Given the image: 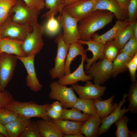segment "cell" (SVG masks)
Here are the masks:
<instances>
[{
	"mask_svg": "<svg viewBox=\"0 0 137 137\" xmlns=\"http://www.w3.org/2000/svg\"><path fill=\"white\" fill-rule=\"evenodd\" d=\"M115 16L114 14L107 10H97L79 21V40L87 41L91 39L97 31L112 22Z\"/></svg>",
	"mask_w": 137,
	"mask_h": 137,
	"instance_id": "1",
	"label": "cell"
},
{
	"mask_svg": "<svg viewBox=\"0 0 137 137\" xmlns=\"http://www.w3.org/2000/svg\"><path fill=\"white\" fill-rule=\"evenodd\" d=\"M50 105L48 103L39 105L32 101L24 102L13 99L5 108L12 110L19 115L25 117H39L50 121L51 119L46 114L47 110Z\"/></svg>",
	"mask_w": 137,
	"mask_h": 137,
	"instance_id": "2",
	"label": "cell"
},
{
	"mask_svg": "<svg viewBox=\"0 0 137 137\" xmlns=\"http://www.w3.org/2000/svg\"><path fill=\"white\" fill-rule=\"evenodd\" d=\"M41 11L31 8L21 0H16L10 10L9 17L13 22L23 25H31L38 22Z\"/></svg>",
	"mask_w": 137,
	"mask_h": 137,
	"instance_id": "3",
	"label": "cell"
},
{
	"mask_svg": "<svg viewBox=\"0 0 137 137\" xmlns=\"http://www.w3.org/2000/svg\"><path fill=\"white\" fill-rule=\"evenodd\" d=\"M32 31L27 36L23 41L21 47L26 56L38 54L44 46L42 36L44 31V26L38 22L31 24Z\"/></svg>",
	"mask_w": 137,
	"mask_h": 137,
	"instance_id": "4",
	"label": "cell"
},
{
	"mask_svg": "<svg viewBox=\"0 0 137 137\" xmlns=\"http://www.w3.org/2000/svg\"><path fill=\"white\" fill-rule=\"evenodd\" d=\"M49 87L50 91L48 97L50 99L58 101L64 108L73 107L78 98L72 86L68 87L56 81L50 83Z\"/></svg>",
	"mask_w": 137,
	"mask_h": 137,
	"instance_id": "5",
	"label": "cell"
},
{
	"mask_svg": "<svg viewBox=\"0 0 137 137\" xmlns=\"http://www.w3.org/2000/svg\"><path fill=\"white\" fill-rule=\"evenodd\" d=\"M55 42L57 45V54L54 59V66L49 73L52 78H60L65 75L64 67L66 56L70 45L65 42L62 33H60L56 38Z\"/></svg>",
	"mask_w": 137,
	"mask_h": 137,
	"instance_id": "6",
	"label": "cell"
},
{
	"mask_svg": "<svg viewBox=\"0 0 137 137\" xmlns=\"http://www.w3.org/2000/svg\"><path fill=\"white\" fill-rule=\"evenodd\" d=\"M57 19L63 29L62 33L65 42L70 45L77 42L80 38L78 28V21L63 9Z\"/></svg>",
	"mask_w": 137,
	"mask_h": 137,
	"instance_id": "7",
	"label": "cell"
},
{
	"mask_svg": "<svg viewBox=\"0 0 137 137\" xmlns=\"http://www.w3.org/2000/svg\"><path fill=\"white\" fill-rule=\"evenodd\" d=\"M113 61L104 58L93 63L85 72L91 76L94 84H102L112 77Z\"/></svg>",
	"mask_w": 137,
	"mask_h": 137,
	"instance_id": "8",
	"label": "cell"
},
{
	"mask_svg": "<svg viewBox=\"0 0 137 137\" xmlns=\"http://www.w3.org/2000/svg\"><path fill=\"white\" fill-rule=\"evenodd\" d=\"M18 59L17 56L13 54H0V86L2 91L12 78Z\"/></svg>",
	"mask_w": 137,
	"mask_h": 137,
	"instance_id": "9",
	"label": "cell"
},
{
	"mask_svg": "<svg viewBox=\"0 0 137 137\" xmlns=\"http://www.w3.org/2000/svg\"><path fill=\"white\" fill-rule=\"evenodd\" d=\"M2 37L23 41L32 30L31 25H23L13 22L8 17L0 27Z\"/></svg>",
	"mask_w": 137,
	"mask_h": 137,
	"instance_id": "10",
	"label": "cell"
},
{
	"mask_svg": "<svg viewBox=\"0 0 137 137\" xmlns=\"http://www.w3.org/2000/svg\"><path fill=\"white\" fill-rule=\"evenodd\" d=\"M85 85L74 84L71 85L74 91L78 95L79 98L83 99H98L101 100L107 87L93 83L90 80L86 81Z\"/></svg>",
	"mask_w": 137,
	"mask_h": 137,
	"instance_id": "11",
	"label": "cell"
},
{
	"mask_svg": "<svg viewBox=\"0 0 137 137\" xmlns=\"http://www.w3.org/2000/svg\"><path fill=\"white\" fill-rule=\"evenodd\" d=\"M35 55H32L23 57H17L23 63L27 73L26 78V84L31 91L37 92L40 91L43 86L37 77L34 66Z\"/></svg>",
	"mask_w": 137,
	"mask_h": 137,
	"instance_id": "12",
	"label": "cell"
},
{
	"mask_svg": "<svg viewBox=\"0 0 137 137\" xmlns=\"http://www.w3.org/2000/svg\"><path fill=\"white\" fill-rule=\"evenodd\" d=\"M95 0H80L65 6L63 9L78 21L93 12Z\"/></svg>",
	"mask_w": 137,
	"mask_h": 137,
	"instance_id": "13",
	"label": "cell"
},
{
	"mask_svg": "<svg viewBox=\"0 0 137 137\" xmlns=\"http://www.w3.org/2000/svg\"><path fill=\"white\" fill-rule=\"evenodd\" d=\"M127 96L126 93L124 94L122 99L119 101L117 107L108 115L101 119L98 136L108 131L112 125L128 111L126 106L121 109L122 105L127 100L126 99Z\"/></svg>",
	"mask_w": 137,
	"mask_h": 137,
	"instance_id": "14",
	"label": "cell"
},
{
	"mask_svg": "<svg viewBox=\"0 0 137 137\" xmlns=\"http://www.w3.org/2000/svg\"><path fill=\"white\" fill-rule=\"evenodd\" d=\"M106 10L114 14L117 20L128 18L127 12L116 0H95L93 12Z\"/></svg>",
	"mask_w": 137,
	"mask_h": 137,
	"instance_id": "15",
	"label": "cell"
},
{
	"mask_svg": "<svg viewBox=\"0 0 137 137\" xmlns=\"http://www.w3.org/2000/svg\"><path fill=\"white\" fill-rule=\"evenodd\" d=\"M87 58V57L81 56V63L76 70L72 73L64 75L59 79L58 82L61 85L67 86L76 84L80 81L85 82L93 79V78L87 74L84 71V62Z\"/></svg>",
	"mask_w": 137,
	"mask_h": 137,
	"instance_id": "16",
	"label": "cell"
},
{
	"mask_svg": "<svg viewBox=\"0 0 137 137\" xmlns=\"http://www.w3.org/2000/svg\"><path fill=\"white\" fill-rule=\"evenodd\" d=\"M77 42L82 45H87L88 47L86 50L91 51L93 54L92 57L91 58H87L85 59L87 62L85 65L86 70L89 68L93 63L105 58L104 51L105 44L91 39L87 41L79 40Z\"/></svg>",
	"mask_w": 137,
	"mask_h": 137,
	"instance_id": "17",
	"label": "cell"
},
{
	"mask_svg": "<svg viewBox=\"0 0 137 137\" xmlns=\"http://www.w3.org/2000/svg\"><path fill=\"white\" fill-rule=\"evenodd\" d=\"M23 41L2 37L0 38V54L6 53L20 57L25 56L22 49Z\"/></svg>",
	"mask_w": 137,
	"mask_h": 137,
	"instance_id": "18",
	"label": "cell"
},
{
	"mask_svg": "<svg viewBox=\"0 0 137 137\" xmlns=\"http://www.w3.org/2000/svg\"><path fill=\"white\" fill-rule=\"evenodd\" d=\"M129 24L128 18L123 20H117L115 25L111 29L101 35L95 33L92 36L91 39L105 44L113 40L120 30Z\"/></svg>",
	"mask_w": 137,
	"mask_h": 137,
	"instance_id": "19",
	"label": "cell"
},
{
	"mask_svg": "<svg viewBox=\"0 0 137 137\" xmlns=\"http://www.w3.org/2000/svg\"><path fill=\"white\" fill-rule=\"evenodd\" d=\"M31 121L30 118L19 115L14 120L4 126L9 137H20Z\"/></svg>",
	"mask_w": 137,
	"mask_h": 137,
	"instance_id": "20",
	"label": "cell"
},
{
	"mask_svg": "<svg viewBox=\"0 0 137 137\" xmlns=\"http://www.w3.org/2000/svg\"><path fill=\"white\" fill-rule=\"evenodd\" d=\"M51 121L64 135L81 133V129L84 122L62 119Z\"/></svg>",
	"mask_w": 137,
	"mask_h": 137,
	"instance_id": "21",
	"label": "cell"
},
{
	"mask_svg": "<svg viewBox=\"0 0 137 137\" xmlns=\"http://www.w3.org/2000/svg\"><path fill=\"white\" fill-rule=\"evenodd\" d=\"M115 95L104 100L93 99L98 115L101 119L109 114L117 107L118 103H113Z\"/></svg>",
	"mask_w": 137,
	"mask_h": 137,
	"instance_id": "22",
	"label": "cell"
},
{
	"mask_svg": "<svg viewBox=\"0 0 137 137\" xmlns=\"http://www.w3.org/2000/svg\"><path fill=\"white\" fill-rule=\"evenodd\" d=\"M42 137H62L64 135L51 121L42 119L36 121Z\"/></svg>",
	"mask_w": 137,
	"mask_h": 137,
	"instance_id": "23",
	"label": "cell"
},
{
	"mask_svg": "<svg viewBox=\"0 0 137 137\" xmlns=\"http://www.w3.org/2000/svg\"><path fill=\"white\" fill-rule=\"evenodd\" d=\"M87 51L86 49H84L82 45L78 42L69 45L65 63L64 75L71 73L70 66L74 58L78 55L87 57Z\"/></svg>",
	"mask_w": 137,
	"mask_h": 137,
	"instance_id": "24",
	"label": "cell"
},
{
	"mask_svg": "<svg viewBox=\"0 0 137 137\" xmlns=\"http://www.w3.org/2000/svg\"><path fill=\"white\" fill-rule=\"evenodd\" d=\"M101 120L98 116H91L84 122L81 129V133L86 137L98 136Z\"/></svg>",
	"mask_w": 137,
	"mask_h": 137,
	"instance_id": "25",
	"label": "cell"
},
{
	"mask_svg": "<svg viewBox=\"0 0 137 137\" xmlns=\"http://www.w3.org/2000/svg\"><path fill=\"white\" fill-rule=\"evenodd\" d=\"M132 58L123 52H120L113 61L111 76L115 77L128 69L127 66Z\"/></svg>",
	"mask_w": 137,
	"mask_h": 137,
	"instance_id": "26",
	"label": "cell"
},
{
	"mask_svg": "<svg viewBox=\"0 0 137 137\" xmlns=\"http://www.w3.org/2000/svg\"><path fill=\"white\" fill-rule=\"evenodd\" d=\"M91 116L81 113L80 110L73 107L70 109L63 108L60 119L84 122Z\"/></svg>",
	"mask_w": 137,
	"mask_h": 137,
	"instance_id": "27",
	"label": "cell"
},
{
	"mask_svg": "<svg viewBox=\"0 0 137 137\" xmlns=\"http://www.w3.org/2000/svg\"><path fill=\"white\" fill-rule=\"evenodd\" d=\"M73 107L85 114L91 116H98L93 99H83L78 98Z\"/></svg>",
	"mask_w": 137,
	"mask_h": 137,
	"instance_id": "28",
	"label": "cell"
},
{
	"mask_svg": "<svg viewBox=\"0 0 137 137\" xmlns=\"http://www.w3.org/2000/svg\"><path fill=\"white\" fill-rule=\"evenodd\" d=\"M133 35L132 29L129 24L120 30L113 40L119 52Z\"/></svg>",
	"mask_w": 137,
	"mask_h": 137,
	"instance_id": "29",
	"label": "cell"
},
{
	"mask_svg": "<svg viewBox=\"0 0 137 137\" xmlns=\"http://www.w3.org/2000/svg\"><path fill=\"white\" fill-rule=\"evenodd\" d=\"M45 7L48 11L42 15V18L48 19L58 12L60 14L64 7V0H45Z\"/></svg>",
	"mask_w": 137,
	"mask_h": 137,
	"instance_id": "30",
	"label": "cell"
},
{
	"mask_svg": "<svg viewBox=\"0 0 137 137\" xmlns=\"http://www.w3.org/2000/svg\"><path fill=\"white\" fill-rule=\"evenodd\" d=\"M127 99L129 104L127 108L128 111L133 113L137 112V81L132 82L127 94Z\"/></svg>",
	"mask_w": 137,
	"mask_h": 137,
	"instance_id": "31",
	"label": "cell"
},
{
	"mask_svg": "<svg viewBox=\"0 0 137 137\" xmlns=\"http://www.w3.org/2000/svg\"><path fill=\"white\" fill-rule=\"evenodd\" d=\"M129 121L128 117L126 115H123L114 124L116 126L115 132L116 137H129L130 132L128 129L127 124Z\"/></svg>",
	"mask_w": 137,
	"mask_h": 137,
	"instance_id": "32",
	"label": "cell"
},
{
	"mask_svg": "<svg viewBox=\"0 0 137 137\" xmlns=\"http://www.w3.org/2000/svg\"><path fill=\"white\" fill-rule=\"evenodd\" d=\"M16 0H0V27L8 17Z\"/></svg>",
	"mask_w": 137,
	"mask_h": 137,
	"instance_id": "33",
	"label": "cell"
},
{
	"mask_svg": "<svg viewBox=\"0 0 137 137\" xmlns=\"http://www.w3.org/2000/svg\"><path fill=\"white\" fill-rule=\"evenodd\" d=\"M54 15H52L47 20L44 27V31L48 35H54L59 31L61 26L57 19H56Z\"/></svg>",
	"mask_w": 137,
	"mask_h": 137,
	"instance_id": "34",
	"label": "cell"
},
{
	"mask_svg": "<svg viewBox=\"0 0 137 137\" xmlns=\"http://www.w3.org/2000/svg\"><path fill=\"white\" fill-rule=\"evenodd\" d=\"M119 52V51L114 44L113 40L105 44L104 54L106 59L113 61Z\"/></svg>",
	"mask_w": 137,
	"mask_h": 137,
	"instance_id": "35",
	"label": "cell"
},
{
	"mask_svg": "<svg viewBox=\"0 0 137 137\" xmlns=\"http://www.w3.org/2000/svg\"><path fill=\"white\" fill-rule=\"evenodd\" d=\"M19 115L14 111L4 108L0 110V123L4 126L14 120Z\"/></svg>",
	"mask_w": 137,
	"mask_h": 137,
	"instance_id": "36",
	"label": "cell"
},
{
	"mask_svg": "<svg viewBox=\"0 0 137 137\" xmlns=\"http://www.w3.org/2000/svg\"><path fill=\"white\" fill-rule=\"evenodd\" d=\"M20 137H42L36 122L31 121Z\"/></svg>",
	"mask_w": 137,
	"mask_h": 137,
	"instance_id": "37",
	"label": "cell"
},
{
	"mask_svg": "<svg viewBox=\"0 0 137 137\" xmlns=\"http://www.w3.org/2000/svg\"><path fill=\"white\" fill-rule=\"evenodd\" d=\"M119 52L132 58L137 53V39L133 35Z\"/></svg>",
	"mask_w": 137,
	"mask_h": 137,
	"instance_id": "38",
	"label": "cell"
},
{
	"mask_svg": "<svg viewBox=\"0 0 137 137\" xmlns=\"http://www.w3.org/2000/svg\"><path fill=\"white\" fill-rule=\"evenodd\" d=\"M127 12L129 24L136 19L137 0H130L128 5Z\"/></svg>",
	"mask_w": 137,
	"mask_h": 137,
	"instance_id": "39",
	"label": "cell"
},
{
	"mask_svg": "<svg viewBox=\"0 0 137 137\" xmlns=\"http://www.w3.org/2000/svg\"><path fill=\"white\" fill-rule=\"evenodd\" d=\"M13 99L12 95L8 90L0 92V110L5 108Z\"/></svg>",
	"mask_w": 137,
	"mask_h": 137,
	"instance_id": "40",
	"label": "cell"
},
{
	"mask_svg": "<svg viewBox=\"0 0 137 137\" xmlns=\"http://www.w3.org/2000/svg\"><path fill=\"white\" fill-rule=\"evenodd\" d=\"M30 8L41 11L45 7V0H23Z\"/></svg>",
	"mask_w": 137,
	"mask_h": 137,
	"instance_id": "41",
	"label": "cell"
},
{
	"mask_svg": "<svg viewBox=\"0 0 137 137\" xmlns=\"http://www.w3.org/2000/svg\"><path fill=\"white\" fill-rule=\"evenodd\" d=\"M130 75L131 79L132 82H133L136 80V72L137 69V65H136L130 61L128 63L127 66Z\"/></svg>",
	"mask_w": 137,
	"mask_h": 137,
	"instance_id": "42",
	"label": "cell"
},
{
	"mask_svg": "<svg viewBox=\"0 0 137 137\" xmlns=\"http://www.w3.org/2000/svg\"><path fill=\"white\" fill-rule=\"evenodd\" d=\"M46 114L48 117L52 120L60 119L61 115V113L57 112L52 109L50 105L47 110Z\"/></svg>",
	"mask_w": 137,
	"mask_h": 137,
	"instance_id": "43",
	"label": "cell"
},
{
	"mask_svg": "<svg viewBox=\"0 0 137 137\" xmlns=\"http://www.w3.org/2000/svg\"><path fill=\"white\" fill-rule=\"evenodd\" d=\"M50 106L54 110L60 113H62L63 108L61 104L58 101L55 102L50 104Z\"/></svg>",
	"mask_w": 137,
	"mask_h": 137,
	"instance_id": "44",
	"label": "cell"
},
{
	"mask_svg": "<svg viewBox=\"0 0 137 137\" xmlns=\"http://www.w3.org/2000/svg\"><path fill=\"white\" fill-rule=\"evenodd\" d=\"M133 31V35L137 39V21L136 19L129 24Z\"/></svg>",
	"mask_w": 137,
	"mask_h": 137,
	"instance_id": "45",
	"label": "cell"
},
{
	"mask_svg": "<svg viewBox=\"0 0 137 137\" xmlns=\"http://www.w3.org/2000/svg\"><path fill=\"white\" fill-rule=\"evenodd\" d=\"M127 12V7L130 0H116Z\"/></svg>",
	"mask_w": 137,
	"mask_h": 137,
	"instance_id": "46",
	"label": "cell"
},
{
	"mask_svg": "<svg viewBox=\"0 0 137 137\" xmlns=\"http://www.w3.org/2000/svg\"><path fill=\"white\" fill-rule=\"evenodd\" d=\"M0 133L3 135L5 137H9L7 133L4 126L0 123Z\"/></svg>",
	"mask_w": 137,
	"mask_h": 137,
	"instance_id": "47",
	"label": "cell"
},
{
	"mask_svg": "<svg viewBox=\"0 0 137 137\" xmlns=\"http://www.w3.org/2000/svg\"><path fill=\"white\" fill-rule=\"evenodd\" d=\"M64 137H84L81 133L73 134L67 135H64Z\"/></svg>",
	"mask_w": 137,
	"mask_h": 137,
	"instance_id": "48",
	"label": "cell"
},
{
	"mask_svg": "<svg viewBox=\"0 0 137 137\" xmlns=\"http://www.w3.org/2000/svg\"><path fill=\"white\" fill-rule=\"evenodd\" d=\"M80 0H64V7Z\"/></svg>",
	"mask_w": 137,
	"mask_h": 137,
	"instance_id": "49",
	"label": "cell"
},
{
	"mask_svg": "<svg viewBox=\"0 0 137 137\" xmlns=\"http://www.w3.org/2000/svg\"><path fill=\"white\" fill-rule=\"evenodd\" d=\"M131 61L132 63L137 65V53L132 58Z\"/></svg>",
	"mask_w": 137,
	"mask_h": 137,
	"instance_id": "50",
	"label": "cell"
},
{
	"mask_svg": "<svg viewBox=\"0 0 137 137\" xmlns=\"http://www.w3.org/2000/svg\"><path fill=\"white\" fill-rule=\"evenodd\" d=\"M137 136V132L136 131H130L129 137H136Z\"/></svg>",
	"mask_w": 137,
	"mask_h": 137,
	"instance_id": "51",
	"label": "cell"
},
{
	"mask_svg": "<svg viewBox=\"0 0 137 137\" xmlns=\"http://www.w3.org/2000/svg\"><path fill=\"white\" fill-rule=\"evenodd\" d=\"M2 30L0 28V38H1L2 37Z\"/></svg>",
	"mask_w": 137,
	"mask_h": 137,
	"instance_id": "52",
	"label": "cell"
},
{
	"mask_svg": "<svg viewBox=\"0 0 137 137\" xmlns=\"http://www.w3.org/2000/svg\"><path fill=\"white\" fill-rule=\"evenodd\" d=\"M5 137L3 135L0 133V137Z\"/></svg>",
	"mask_w": 137,
	"mask_h": 137,
	"instance_id": "53",
	"label": "cell"
},
{
	"mask_svg": "<svg viewBox=\"0 0 137 137\" xmlns=\"http://www.w3.org/2000/svg\"><path fill=\"white\" fill-rule=\"evenodd\" d=\"M2 91V89H1V87L0 86V92H1Z\"/></svg>",
	"mask_w": 137,
	"mask_h": 137,
	"instance_id": "54",
	"label": "cell"
}]
</instances>
